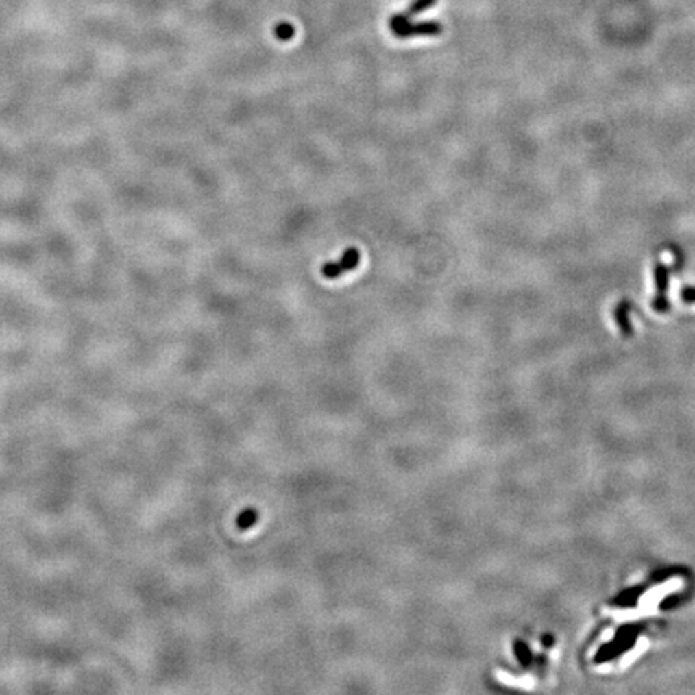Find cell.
<instances>
[{
	"instance_id": "cell-1",
	"label": "cell",
	"mask_w": 695,
	"mask_h": 695,
	"mask_svg": "<svg viewBox=\"0 0 695 695\" xmlns=\"http://www.w3.org/2000/svg\"><path fill=\"white\" fill-rule=\"evenodd\" d=\"M361 263V253L358 248H348L345 253H343V256L338 259V261H330V263H326L322 266V276L326 277V279L332 280V279H338V277L346 274V272H351L354 271L356 267L359 266Z\"/></svg>"
},
{
	"instance_id": "cell-2",
	"label": "cell",
	"mask_w": 695,
	"mask_h": 695,
	"mask_svg": "<svg viewBox=\"0 0 695 695\" xmlns=\"http://www.w3.org/2000/svg\"><path fill=\"white\" fill-rule=\"evenodd\" d=\"M443 32V25L439 21H420V23H406L393 31V34L400 39H409L415 36H438Z\"/></svg>"
},
{
	"instance_id": "cell-3",
	"label": "cell",
	"mask_w": 695,
	"mask_h": 695,
	"mask_svg": "<svg viewBox=\"0 0 695 695\" xmlns=\"http://www.w3.org/2000/svg\"><path fill=\"white\" fill-rule=\"evenodd\" d=\"M437 2H438V0H414V2H412L411 5L406 8L404 12L396 13V15H393L390 18V29L395 31L400 26L412 21V18L417 16V15H420L422 12L428 10V8H432Z\"/></svg>"
},
{
	"instance_id": "cell-4",
	"label": "cell",
	"mask_w": 695,
	"mask_h": 695,
	"mask_svg": "<svg viewBox=\"0 0 695 695\" xmlns=\"http://www.w3.org/2000/svg\"><path fill=\"white\" fill-rule=\"evenodd\" d=\"M653 277H655V286L659 291L657 295H666L670 289V267H666L663 263H657L653 266Z\"/></svg>"
},
{
	"instance_id": "cell-5",
	"label": "cell",
	"mask_w": 695,
	"mask_h": 695,
	"mask_svg": "<svg viewBox=\"0 0 695 695\" xmlns=\"http://www.w3.org/2000/svg\"><path fill=\"white\" fill-rule=\"evenodd\" d=\"M629 308H631V304H629V301H626V300H623L622 303L615 308L616 324H618L620 328H622L623 333L626 337L629 335V333H633L631 322H629Z\"/></svg>"
},
{
	"instance_id": "cell-6",
	"label": "cell",
	"mask_w": 695,
	"mask_h": 695,
	"mask_svg": "<svg viewBox=\"0 0 695 695\" xmlns=\"http://www.w3.org/2000/svg\"><path fill=\"white\" fill-rule=\"evenodd\" d=\"M274 34L277 36V39H279V40H284V42H289V40L293 39V36H295V27L291 26L290 23H279V25L276 26Z\"/></svg>"
},
{
	"instance_id": "cell-7",
	"label": "cell",
	"mask_w": 695,
	"mask_h": 695,
	"mask_svg": "<svg viewBox=\"0 0 695 695\" xmlns=\"http://www.w3.org/2000/svg\"><path fill=\"white\" fill-rule=\"evenodd\" d=\"M670 308H671V303H670V300L666 298V295H657L652 301V309L655 313L663 314L666 311H670Z\"/></svg>"
},
{
	"instance_id": "cell-8",
	"label": "cell",
	"mask_w": 695,
	"mask_h": 695,
	"mask_svg": "<svg viewBox=\"0 0 695 695\" xmlns=\"http://www.w3.org/2000/svg\"><path fill=\"white\" fill-rule=\"evenodd\" d=\"M681 300L684 303H695V286H684L681 290Z\"/></svg>"
}]
</instances>
